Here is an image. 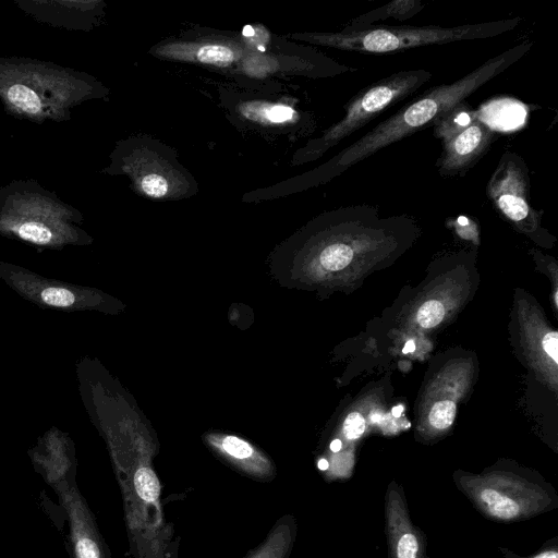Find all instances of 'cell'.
Returning a JSON list of instances; mask_svg holds the SVG:
<instances>
[{
	"label": "cell",
	"instance_id": "cell-1",
	"mask_svg": "<svg viewBox=\"0 0 558 558\" xmlns=\"http://www.w3.org/2000/svg\"><path fill=\"white\" fill-rule=\"evenodd\" d=\"M532 47V41H522L453 83L426 90L341 150L325 166L324 174L338 175L387 146L434 125L448 111L518 62Z\"/></svg>",
	"mask_w": 558,
	"mask_h": 558
},
{
	"label": "cell",
	"instance_id": "cell-2",
	"mask_svg": "<svg viewBox=\"0 0 558 558\" xmlns=\"http://www.w3.org/2000/svg\"><path fill=\"white\" fill-rule=\"evenodd\" d=\"M87 74L52 62L0 57V101L5 111L34 123L64 122L83 101L96 96Z\"/></svg>",
	"mask_w": 558,
	"mask_h": 558
},
{
	"label": "cell",
	"instance_id": "cell-3",
	"mask_svg": "<svg viewBox=\"0 0 558 558\" xmlns=\"http://www.w3.org/2000/svg\"><path fill=\"white\" fill-rule=\"evenodd\" d=\"M82 216L34 180L0 187V235L34 246L62 250L89 242Z\"/></svg>",
	"mask_w": 558,
	"mask_h": 558
},
{
	"label": "cell",
	"instance_id": "cell-4",
	"mask_svg": "<svg viewBox=\"0 0 558 558\" xmlns=\"http://www.w3.org/2000/svg\"><path fill=\"white\" fill-rule=\"evenodd\" d=\"M453 482L486 519L517 523L558 508L555 487L538 473L494 468L480 474L457 472Z\"/></svg>",
	"mask_w": 558,
	"mask_h": 558
},
{
	"label": "cell",
	"instance_id": "cell-5",
	"mask_svg": "<svg viewBox=\"0 0 558 558\" xmlns=\"http://www.w3.org/2000/svg\"><path fill=\"white\" fill-rule=\"evenodd\" d=\"M521 21V17H511L458 26L373 25L360 31L315 34L311 37L318 44L345 51L385 54L423 46L496 37L514 29Z\"/></svg>",
	"mask_w": 558,
	"mask_h": 558
},
{
	"label": "cell",
	"instance_id": "cell-6",
	"mask_svg": "<svg viewBox=\"0 0 558 558\" xmlns=\"http://www.w3.org/2000/svg\"><path fill=\"white\" fill-rule=\"evenodd\" d=\"M430 77L432 73L424 69L402 70L365 87L344 106L343 118L325 132L319 149L326 150L359 131L387 108L411 96Z\"/></svg>",
	"mask_w": 558,
	"mask_h": 558
},
{
	"label": "cell",
	"instance_id": "cell-7",
	"mask_svg": "<svg viewBox=\"0 0 558 558\" xmlns=\"http://www.w3.org/2000/svg\"><path fill=\"white\" fill-rule=\"evenodd\" d=\"M442 143L438 159L441 177L463 175L489 149L495 131L465 101L456 106L434 125Z\"/></svg>",
	"mask_w": 558,
	"mask_h": 558
},
{
	"label": "cell",
	"instance_id": "cell-8",
	"mask_svg": "<svg viewBox=\"0 0 558 558\" xmlns=\"http://www.w3.org/2000/svg\"><path fill=\"white\" fill-rule=\"evenodd\" d=\"M0 279L24 300L41 308L77 312L97 308L102 303L95 290L50 279L4 260H0Z\"/></svg>",
	"mask_w": 558,
	"mask_h": 558
},
{
	"label": "cell",
	"instance_id": "cell-9",
	"mask_svg": "<svg viewBox=\"0 0 558 558\" xmlns=\"http://www.w3.org/2000/svg\"><path fill=\"white\" fill-rule=\"evenodd\" d=\"M530 175L524 159L505 150L486 184V195L505 219L531 231L541 214L532 206Z\"/></svg>",
	"mask_w": 558,
	"mask_h": 558
},
{
	"label": "cell",
	"instance_id": "cell-10",
	"mask_svg": "<svg viewBox=\"0 0 558 558\" xmlns=\"http://www.w3.org/2000/svg\"><path fill=\"white\" fill-rule=\"evenodd\" d=\"M50 486L69 519L72 558H112L95 515L77 487L76 475L59 480Z\"/></svg>",
	"mask_w": 558,
	"mask_h": 558
},
{
	"label": "cell",
	"instance_id": "cell-11",
	"mask_svg": "<svg viewBox=\"0 0 558 558\" xmlns=\"http://www.w3.org/2000/svg\"><path fill=\"white\" fill-rule=\"evenodd\" d=\"M384 517L389 558H428L426 536L412 522L403 487L396 481L387 486Z\"/></svg>",
	"mask_w": 558,
	"mask_h": 558
},
{
	"label": "cell",
	"instance_id": "cell-12",
	"mask_svg": "<svg viewBox=\"0 0 558 558\" xmlns=\"http://www.w3.org/2000/svg\"><path fill=\"white\" fill-rule=\"evenodd\" d=\"M34 468L45 481L52 483L76 475V460L71 438L63 432L51 428L29 451Z\"/></svg>",
	"mask_w": 558,
	"mask_h": 558
},
{
	"label": "cell",
	"instance_id": "cell-13",
	"mask_svg": "<svg viewBox=\"0 0 558 558\" xmlns=\"http://www.w3.org/2000/svg\"><path fill=\"white\" fill-rule=\"evenodd\" d=\"M15 4L34 20L66 29H87L96 2L19 0Z\"/></svg>",
	"mask_w": 558,
	"mask_h": 558
},
{
	"label": "cell",
	"instance_id": "cell-14",
	"mask_svg": "<svg viewBox=\"0 0 558 558\" xmlns=\"http://www.w3.org/2000/svg\"><path fill=\"white\" fill-rule=\"evenodd\" d=\"M211 444L240 471L255 480L270 481L276 475L271 462L239 437L225 436L213 439Z\"/></svg>",
	"mask_w": 558,
	"mask_h": 558
},
{
	"label": "cell",
	"instance_id": "cell-15",
	"mask_svg": "<svg viewBox=\"0 0 558 558\" xmlns=\"http://www.w3.org/2000/svg\"><path fill=\"white\" fill-rule=\"evenodd\" d=\"M298 525L292 514L280 517L264 541L244 558H289L292 553Z\"/></svg>",
	"mask_w": 558,
	"mask_h": 558
},
{
	"label": "cell",
	"instance_id": "cell-16",
	"mask_svg": "<svg viewBox=\"0 0 558 558\" xmlns=\"http://www.w3.org/2000/svg\"><path fill=\"white\" fill-rule=\"evenodd\" d=\"M424 8L420 0H393L387 4L368 11L353 19L343 32L360 31L374 25L379 20L393 17L397 20H407L414 16Z\"/></svg>",
	"mask_w": 558,
	"mask_h": 558
},
{
	"label": "cell",
	"instance_id": "cell-17",
	"mask_svg": "<svg viewBox=\"0 0 558 558\" xmlns=\"http://www.w3.org/2000/svg\"><path fill=\"white\" fill-rule=\"evenodd\" d=\"M353 247L345 242H333L327 245L319 255L324 268L336 271L347 267L353 259Z\"/></svg>",
	"mask_w": 558,
	"mask_h": 558
},
{
	"label": "cell",
	"instance_id": "cell-18",
	"mask_svg": "<svg viewBox=\"0 0 558 558\" xmlns=\"http://www.w3.org/2000/svg\"><path fill=\"white\" fill-rule=\"evenodd\" d=\"M196 57L204 63L228 65L235 59V53L227 46L206 45L198 49Z\"/></svg>",
	"mask_w": 558,
	"mask_h": 558
},
{
	"label": "cell",
	"instance_id": "cell-19",
	"mask_svg": "<svg viewBox=\"0 0 558 558\" xmlns=\"http://www.w3.org/2000/svg\"><path fill=\"white\" fill-rule=\"evenodd\" d=\"M456 414V404L450 400L435 403L429 413V423L437 429L449 427Z\"/></svg>",
	"mask_w": 558,
	"mask_h": 558
},
{
	"label": "cell",
	"instance_id": "cell-20",
	"mask_svg": "<svg viewBox=\"0 0 558 558\" xmlns=\"http://www.w3.org/2000/svg\"><path fill=\"white\" fill-rule=\"evenodd\" d=\"M445 315L444 305L436 300L425 302L417 312V320L424 328H432L438 325Z\"/></svg>",
	"mask_w": 558,
	"mask_h": 558
},
{
	"label": "cell",
	"instance_id": "cell-21",
	"mask_svg": "<svg viewBox=\"0 0 558 558\" xmlns=\"http://www.w3.org/2000/svg\"><path fill=\"white\" fill-rule=\"evenodd\" d=\"M558 538L554 537L547 541L543 547L531 556H519L509 548L498 546L502 558H558Z\"/></svg>",
	"mask_w": 558,
	"mask_h": 558
},
{
	"label": "cell",
	"instance_id": "cell-22",
	"mask_svg": "<svg viewBox=\"0 0 558 558\" xmlns=\"http://www.w3.org/2000/svg\"><path fill=\"white\" fill-rule=\"evenodd\" d=\"M143 192L154 198L162 197L168 191L167 180L158 174H147L141 181Z\"/></svg>",
	"mask_w": 558,
	"mask_h": 558
},
{
	"label": "cell",
	"instance_id": "cell-23",
	"mask_svg": "<svg viewBox=\"0 0 558 558\" xmlns=\"http://www.w3.org/2000/svg\"><path fill=\"white\" fill-rule=\"evenodd\" d=\"M257 112L258 117L275 123L284 122L287 120H290L294 116V110L283 105L260 107Z\"/></svg>",
	"mask_w": 558,
	"mask_h": 558
},
{
	"label": "cell",
	"instance_id": "cell-24",
	"mask_svg": "<svg viewBox=\"0 0 558 558\" xmlns=\"http://www.w3.org/2000/svg\"><path fill=\"white\" fill-rule=\"evenodd\" d=\"M365 429V420L357 413H350L343 423V434L348 439H357Z\"/></svg>",
	"mask_w": 558,
	"mask_h": 558
},
{
	"label": "cell",
	"instance_id": "cell-25",
	"mask_svg": "<svg viewBox=\"0 0 558 558\" xmlns=\"http://www.w3.org/2000/svg\"><path fill=\"white\" fill-rule=\"evenodd\" d=\"M542 344L546 354L551 357L555 363H558V333L556 331L546 333Z\"/></svg>",
	"mask_w": 558,
	"mask_h": 558
},
{
	"label": "cell",
	"instance_id": "cell-26",
	"mask_svg": "<svg viewBox=\"0 0 558 558\" xmlns=\"http://www.w3.org/2000/svg\"><path fill=\"white\" fill-rule=\"evenodd\" d=\"M342 448V442L340 439H333L330 444V450L332 452H339Z\"/></svg>",
	"mask_w": 558,
	"mask_h": 558
},
{
	"label": "cell",
	"instance_id": "cell-27",
	"mask_svg": "<svg viewBox=\"0 0 558 558\" xmlns=\"http://www.w3.org/2000/svg\"><path fill=\"white\" fill-rule=\"evenodd\" d=\"M414 350H415V344H414V342H413L412 340H409V341H407V343L404 344L402 352H403L404 354H407V353H411V352H413Z\"/></svg>",
	"mask_w": 558,
	"mask_h": 558
},
{
	"label": "cell",
	"instance_id": "cell-28",
	"mask_svg": "<svg viewBox=\"0 0 558 558\" xmlns=\"http://www.w3.org/2000/svg\"><path fill=\"white\" fill-rule=\"evenodd\" d=\"M317 466L320 471H327L329 469V463L326 459L322 458L318 460Z\"/></svg>",
	"mask_w": 558,
	"mask_h": 558
},
{
	"label": "cell",
	"instance_id": "cell-29",
	"mask_svg": "<svg viewBox=\"0 0 558 558\" xmlns=\"http://www.w3.org/2000/svg\"><path fill=\"white\" fill-rule=\"evenodd\" d=\"M392 414L396 416V417H399L401 415V413L403 412V407L402 405H396L395 408H392Z\"/></svg>",
	"mask_w": 558,
	"mask_h": 558
},
{
	"label": "cell",
	"instance_id": "cell-30",
	"mask_svg": "<svg viewBox=\"0 0 558 558\" xmlns=\"http://www.w3.org/2000/svg\"><path fill=\"white\" fill-rule=\"evenodd\" d=\"M371 420H372V422H375V423L379 422L380 421V414L379 413H373L371 415Z\"/></svg>",
	"mask_w": 558,
	"mask_h": 558
}]
</instances>
